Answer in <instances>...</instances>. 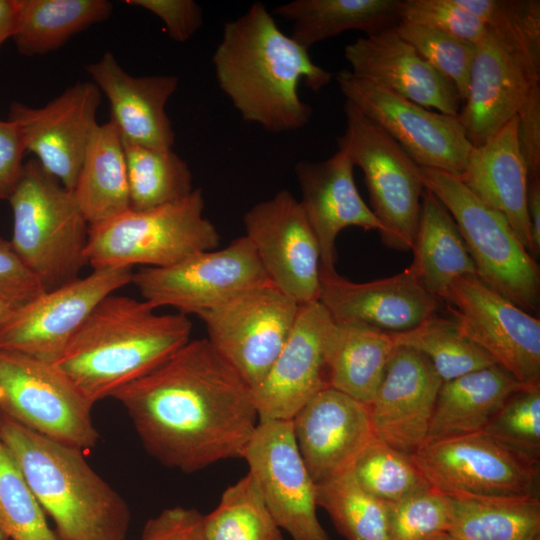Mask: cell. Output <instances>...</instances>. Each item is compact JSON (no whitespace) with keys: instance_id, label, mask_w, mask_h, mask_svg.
I'll use <instances>...</instances> for the list:
<instances>
[{"instance_id":"cell-1","label":"cell","mask_w":540,"mask_h":540,"mask_svg":"<svg viewBox=\"0 0 540 540\" xmlns=\"http://www.w3.org/2000/svg\"><path fill=\"white\" fill-rule=\"evenodd\" d=\"M112 398L147 453L184 473L242 458L259 422L251 388L207 338L189 340Z\"/></svg>"},{"instance_id":"cell-2","label":"cell","mask_w":540,"mask_h":540,"mask_svg":"<svg viewBox=\"0 0 540 540\" xmlns=\"http://www.w3.org/2000/svg\"><path fill=\"white\" fill-rule=\"evenodd\" d=\"M212 63L220 89L243 120L272 133L296 131L310 121L312 108L298 94L300 80L319 92L333 77L280 30L260 2L224 24Z\"/></svg>"},{"instance_id":"cell-3","label":"cell","mask_w":540,"mask_h":540,"mask_svg":"<svg viewBox=\"0 0 540 540\" xmlns=\"http://www.w3.org/2000/svg\"><path fill=\"white\" fill-rule=\"evenodd\" d=\"M181 313L158 314L144 300L110 294L90 313L54 363L94 405L149 373L190 339Z\"/></svg>"},{"instance_id":"cell-4","label":"cell","mask_w":540,"mask_h":540,"mask_svg":"<svg viewBox=\"0 0 540 540\" xmlns=\"http://www.w3.org/2000/svg\"><path fill=\"white\" fill-rule=\"evenodd\" d=\"M0 437L59 540H125L131 512L83 451L45 437L0 413Z\"/></svg>"},{"instance_id":"cell-5","label":"cell","mask_w":540,"mask_h":540,"mask_svg":"<svg viewBox=\"0 0 540 540\" xmlns=\"http://www.w3.org/2000/svg\"><path fill=\"white\" fill-rule=\"evenodd\" d=\"M8 201L12 248L44 290L78 278L87 264L89 224L73 192L31 159Z\"/></svg>"},{"instance_id":"cell-6","label":"cell","mask_w":540,"mask_h":540,"mask_svg":"<svg viewBox=\"0 0 540 540\" xmlns=\"http://www.w3.org/2000/svg\"><path fill=\"white\" fill-rule=\"evenodd\" d=\"M202 191L146 210H132L89 227L86 260L93 269L167 267L214 250L220 235L204 216Z\"/></svg>"},{"instance_id":"cell-7","label":"cell","mask_w":540,"mask_h":540,"mask_svg":"<svg viewBox=\"0 0 540 540\" xmlns=\"http://www.w3.org/2000/svg\"><path fill=\"white\" fill-rule=\"evenodd\" d=\"M424 189L453 217L476 267L477 277L531 315L540 308V268L506 217L481 201L455 175L419 167Z\"/></svg>"},{"instance_id":"cell-8","label":"cell","mask_w":540,"mask_h":540,"mask_svg":"<svg viewBox=\"0 0 540 540\" xmlns=\"http://www.w3.org/2000/svg\"><path fill=\"white\" fill-rule=\"evenodd\" d=\"M343 110L346 129L337 139L363 174L371 210L382 225V242L393 249H412L424 186L419 166L377 124L351 103Z\"/></svg>"},{"instance_id":"cell-9","label":"cell","mask_w":540,"mask_h":540,"mask_svg":"<svg viewBox=\"0 0 540 540\" xmlns=\"http://www.w3.org/2000/svg\"><path fill=\"white\" fill-rule=\"evenodd\" d=\"M93 406L54 363L0 350V413L84 451L99 438Z\"/></svg>"},{"instance_id":"cell-10","label":"cell","mask_w":540,"mask_h":540,"mask_svg":"<svg viewBox=\"0 0 540 540\" xmlns=\"http://www.w3.org/2000/svg\"><path fill=\"white\" fill-rule=\"evenodd\" d=\"M411 458L430 487L446 494L539 496V461L485 432L426 442Z\"/></svg>"},{"instance_id":"cell-11","label":"cell","mask_w":540,"mask_h":540,"mask_svg":"<svg viewBox=\"0 0 540 540\" xmlns=\"http://www.w3.org/2000/svg\"><path fill=\"white\" fill-rule=\"evenodd\" d=\"M267 282L271 281L245 235L222 249L203 251L171 266L147 267L131 279L155 309L172 307L184 315H199Z\"/></svg>"},{"instance_id":"cell-12","label":"cell","mask_w":540,"mask_h":540,"mask_svg":"<svg viewBox=\"0 0 540 540\" xmlns=\"http://www.w3.org/2000/svg\"><path fill=\"white\" fill-rule=\"evenodd\" d=\"M298 309L295 301L267 282L197 316L214 349L252 389L278 356Z\"/></svg>"},{"instance_id":"cell-13","label":"cell","mask_w":540,"mask_h":540,"mask_svg":"<svg viewBox=\"0 0 540 540\" xmlns=\"http://www.w3.org/2000/svg\"><path fill=\"white\" fill-rule=\"evenodd\" d=\"M340 91L393 138L419 166L460 176L472 144L458 116L434 112L343 69L336 75Z\"/></svg>"},{"instance_id":"cell-14","label":"cell","mask_w":540,"mask_h":540,"mask_svg":"<svg viewBox=\"0 0 540 540\" xmlns=\"http://www.w3.org/2000/svg\"><path fill=\"white\" fill-rule=\"evenodd\" d=\"M445 303L459 331L527 387L540 386V320L486 286L457 278Z\"/></svg>"},{"instance_id":"cell-15","label":"cell","mask_w":540,"mask_h":540,"mask_svg":"<svg viewBox=\"0 0 540 540\" xmlns=\"http://www.w3.org/2000/svg\"><path fill=\"white\" fill-rule=\"evenodd\" d=\"M132 268H100L44 291L0 328V350L55 363L94 308L131 283Z\"/></svg>"},{"instance_id":"cell-16","label":"cell","mask_w":540,"mask_h":540,"mask_svg":"<svg viewBox=\"0 0 540 540\" xmlns=\"http://www.w3.org/2000/svg\"><path fill=\"white\" fill-rule=\"evenodd\" d=\"M242 458L276 523L292 540H332L317 517L316 483L291 420H260Z\"/></svg>"},{"instance_id":"cell-17","label":"cell","mask_w":540,"mask_h":540,"mask_svg":"<svg viewBox=\"0 0 540 540\" xmlns=\"http://www.w3.org/2000/svg\"><path fill=\"white\" fill-rule=\"evenodd\" d=\"M243 224L271 283L298 305L319 301L320 249L299 200L281 190L252 206Z\"/></svg>"},{"instance_id":"cell-18","label":"cell","mask_w":540,"mask_h":540,"mask_svg":"<svg viewBox=\"0 0 540 540\" xmlns=\"http://www.w3.org/2000/svg\"><path fill=\"white\" fill-rule=\"evenodd\" d=\"M101 92L92 81L77 82L42 107L12 102L8 120L20 131L26 151L72 191L89 138L98 124Z\"/></svg>"},{"instance_id":"cell-19","label":"cell","mask_w":540,"mask_h":540,"mask_svg":"<svg viewBox=\"0 0 540 540\" xmlns=\"http://www.w3.org/2000/svg\"><path fill=\"white\" fill-rule=\"evenodd\" d=\"M334 320L319 302L299 305L290 334L261 382L251 389L260 420H292L329 387L327 347Z\"/></svg>"},{"instance_id":"cell-20","label":"cell","mask_w":540,"mask_h":540,"mask_svg":"<svg viewBox=\"0 0 540 540\" xmlns=\"http://www.w3.org/2000/svg\"><path fill=\"white\" fill-rule=\"evenodd\" d=\"M540 87V62L487 30L476 45L465 99L458 118L473 147L486 142L516 117Z\"/></svg>"},{"instance_id":"cell-21","label":"cell","mask_w":540,"mask_h":540,"mask_svg":"<svg viewBox=\"0 0 540 540\" xmlns=\"http://www.w3.org/2000/svg\"><path fill=\"white\" fill-rule=\"evenodd\" d=\"M442 383L423 354L396 346L383 379L367 404L376 438L413 455L427 440Z\"/></svg>"},{"instance_id":"cell-22","label":"cell","mask_w":540,"mask_h":540,"mask_svg":"<svg viewBox=\"0 0 540 540\" xmlns=\"http://www.w3.org/2000/svg\"><path fill=\"white\" fill-rule=\"evenodd\" d=\"M291 422L300 455L316 484L351 470L377 439L367 404L330 387L315 395Z\"/></svg>"},{"instance_id":"cell-23","label":"cell","mask_w":540,"mask_h":540,"mask_svg":"<svg viewBox=\"0 0 540 540\" xmlns=\"http://www.w3.org/2000/svg\"><path fill=\"white\" fill-rule=\"evenodd\" d=\"M320 279L319 302L335 322H358L398 333L438 314L441 304L410 267L368 282L350 281L337 271H321Z\"/></svg>"},{"instance_id":"cell-24","label":"cell","mask_w":540,"mask_h":540,"mask_svg":"<svg viewBox=\"0 0 540 540\" xmlns=\"http://www.w3.org/2000/svg\"><path fill=\"white\" fill-rule=\"evenodd\" d=\"M354 164L338 148L323 161H299L295 173L300 187L299 203L316 236L321 271H336V239L350 226L382 231V225L358 192Z\"/></svg>"},{"instance_id":"cell-25","label":"cell","mask_w":540,"mask_h":540,"mask_svg":"<svg viewBox=\"0 0 540 540\" xmlns=\"http://www.w3.org/2000/svg\"><path fill=\"white\" fill-rule=\"evenodd\" d=\"M344 56L354 76L390 90L425 108L457 116L462 100L454 84L434 69L394 27L360 37Z\"/></svg>"},{"instance_id":"cell-26","label":"cell","mask_w":540,"mask_h":540,"mask_svg":"<svg viewBox=\"0 0 540 540\" xmlns=\"http://www.w3.org/2000/svg\"><path fill=\"white\" fill-rule=\"evenodd\" d=\"M85 69L108 99L110 121L123 143L172 149L175 132L166 113V105L177 90V76H132L111 52H105Z\"/></svg>"},{"instance_id":"cell-27","label":"cell","mask_w":540,"mask_h":540,"mask_svg":"<svg viewBox=\"0 0 540 540\" xmlns=\"http://www.w3.org/2000/svg\"><path fill=\"white\" fill-rule=\"evenodd\" d=\"M517 123L516 116L486 142L472 147L465 169L457 177L481 201L506 217L530 253L528 172L518 145Z\"/></svg>"},{"instance_id":"cell-28","label":"cell","mask_w":540,"mask_h":540,"mask_svg":"<svg viewBox=\"0 0 540 540\" xmlns=\"http://www.w3.org/2000/svg\"><path fill=\"white\" fill-rule=\"evenodd\" d=\"M524 388L497 365L443 382L426 442L482 432L507 399Z\"/></svg>"},{"instance_id":"cell-29","label":"cell","mask_w":540,"mask_h":540,"mask_svg":"<svg viewBox=\"0 0 540 540\" xmlns=\"http://www.w3.org/2000/svg\"><path fill=\"white\" fill-rule=\"evenodd\" d=\"M72 192L89 227L130 209L124 145L110 120L95 126Z\"/></svg>"},{"instance_id":"cell-30","label":"cell","mask_w":540,"mask_h":540,"mask_svg":"<svg viewBox=\"0 0 540 540\" xmlns=\"http://www.w3.org/2000/svg\"><path fill=\"white\" fill-rule=\"evenodd\" d=\"M395 348L389 332L358 322L334 321L327 347L329 387L370 403Z\"/></svg>"},{"instance_id":"cell-31","label":"cell","mask_w":540,"mask_h":540,"mask_svg":"<svg viewBox=\"0 0 540 540\" xmlns=\"http://www.w3.org/2000/svg\"><path fill=\"white\" fill-rule=\"evenodd\" d=\"M411 250L413 261L409 267L441 303L457 278L477 276L475 264L453 217L426 189Z\"/></svg>"},{"instance_id":"cell-32","label":"cell","mask_w":540,"mask_h":540,"mask_svg":"<svg viewBox=\"0 0 540 540\" xmlns=\"http://www.w3.org/2000/svg\"><path fill=\"white\" fill-rule=\"evenodd\" d=\"M401 0H294L274 8L273 14L292 23L291 37L309 48L346 31L366 36L400 22Z\"/></svg>"},{"instance_id":"cell-33","label":"cell","mask_w":540,"mask_h":540,"mask_svg":"<svg viewBox=\"0 0 540 540\" xmlns=\"http://www.w3.org/2000/svg\"><path fill=\"white\" fill-rule=\"evenodd\" d=\"M448 533L460 540H540V498L446 494Z\"/></svg>"},{"instance_id":"cell-34","label":"cell","mask_w":540,"mask_h":540,"mask_svg":"<svg viewBox=\"0 0 540 540\" xmlns=\"http://www.w3.org/2000/svg\"><path fill=\"white\" fill-rule=\"evenodd\" d=\"M107 0H18L14 42L19 53L43 55L59 49L72 36L107 20Z\"/></svg>"},{"instance_id":"cell-35","label":"cell","mask_w":540,"mask_h":540,"mask_svg":"<svg viewBox=\"0 0 540 540\" xmlns=\"http://www.w3.org/2000/svg\"><path fill=\"white\" fill-rule=\"evenodd\" d=\"M130 209L146 210L188 196L193 178L187 162L173 149L125 144Z\"/></svg>"},{"instance_id":"cell-36","label":"cell","mask_w":540,"mask_h":540,"mask_svg":"<svg viewBox=\"0 0 540 540\" xmlns=\"http://www.w3.org/2000/svg\"><path fill=\"white\" fill-rule=\"evenodd\" d=\"M203 528L205 540H283L249 473L224 490L215 509L204 515Z\"/></svg>"},{"instance_id":"cell-37","label":"cell","mask_w":540,"mask_h":540,"mask_svg":"<svg viewBox=\"0 0 540 540\" xmlns=\"http://www.w3.org/2000/svg\"><path fill=\"white\" fill-rule=\"evenodd\" d=\"M316 501L346 540H389L387 503L366 492L351 470L316 484Z\"/></svg>"},{"instance_id":"cell-38","label":"cell","mask_w":540,"mask_h":540,"mask_svg":"<svg viewBox=\"0 0 540 540\" xmlns=\"http://www.w3.org/2000/svg\"><path fill=\"white\" fill-rule=\"evenodd\" d=\"M391 334L396 346L409 347L423 354L443 382L495 365L459 331L451 318L438 314L415 328Z\"/></svg>"},{"instance_id":"cell-39","label":"cell","mask_w":540,"mask_h":540,"mask_svg":"<svg viewBox=\"0 0 540 540\" xmlns=\"http://www.w3.org/2000/svg\"><path fill=\"white\" fill-rule=\"evenodd\" d=\"M351 472L366 492L387 504L430 487L410 455L379 439L359 455Z\"/></svg>"},{"instance_id":"cell-40","label":"cell","mask_w":540,"mask_h":540,"mask_svg":"<svg viewBox=\"0 0 540 540\" xmlns=\"http://www.w3.org/2000/svg\"><path fill=\"white\" fill-rule=\"evenodd\" d=\"M0 532L12 540H59L1 437Z\"/></svg>"},{"instance_id":"cell-41","label":"cell","mask_w":540,"mask_h":540,"mask_svg":"<svg viewBox=\"0 0 540 540\" xmlns=\"http://www.w3.org/2000/svg\"><path fill=\"white\" fill-rule=\"evenodd\" d=\"M493 35L540 62L539 0H455Z\"/></svg>"},{"instance_id":"cell-42","label":"cell","mask_w":540,"mask_h":540,"mask_svg":"<svg viewBox=\"0 0 540 540\" xmlns=\"http://www.w3.org/2000/svg\"><path fill=\"white\" fill-rule=\"evenodd\" d=\"M394 30L434 69L454 84L463 102L467 93L476 45L406 22H399Z\"/></svg>"},{"instance_id":"cell-43","label":"cell","mask_w":540,"mask_h":540,"mask_svg":"<svg viewBox=\"0 0 540 540\" xmlns=\"http://www.w3.org/2000/svg\"><path fill=\"white\" fill-rule=\"evenodd\" d=\"M482 432L539 461L540 386L527 387L510 396Z\"/></svg>"},{"instance_id":"cell-44","label":"cell","mask_w":540,"mask_h":540,"mask_svg":"<svg viewBox=\"0 0 540 540\" xmlns=\"http://www.w3.org/2000/svg\"><path fill=\"white\" fill-rule=\"evenodd\" d=\"M389 540H429L448 531L446 495L429 487L387 504Z\"/></svg>"},{"instance_id":"cell-45","label":"cell","mask_w":540,"mask_h":540,"mask_svg":"<svg viewBox=\"0 0 540 540\" xmlns=\"http://www.w3.org/2000/svg\"><path fill=\"white\" fill-rule=\"evenodd\" d=\"M400 22L424 26L478 45L487 28L455 0H401Z\"/></svg>"},{"instance_id":"cell-46","label":"cell","mask_w":540,"mask_h":540,"mask_svg":"<svg viewBox=\"0 0 540 540\" xmlns=\"http://www.w3.org/2000/svg\"><path fill=\"white\" fill-rule=\"evenodd\" d=\"M125 3L158 17L169 37L179 43L188 41L203 24L202 9L193 0H127Z\"/></svg>"},{"instance_id":"cell-47","label":"cell","mask_w":540,"mask_h":540,"mask_svg":"<svg viewBox=\"0 0 540 540\" xmlns=\"http://www.w3.org/2000/svg\"><path fill=\"white\" fill-rule=\"evenodd\" d=\"M45 290L17 256L9 241L0 237V298L18 308Z\"/></svg>"},{"instance_id":"cell-48","label":"cell","mask_w":540,"mask_h":540,"mask_svg":"<svg viewBox=\"0 0 540 540\" xmlns=\"http://www.w3.org/2000/svg\"><path fill=\"white\" fill-rule=\"evenodd\" d=\"M203 517L194 508H166L147 520L141 540H205Z\"/></svg>"},{"instance_id":"cell-49","label":"cell","mask_w":540,"mask_h":540,"mask_svg":"<svg viewBox=\"0 0 540 540\" xmlns=\"http://www.w3.org/2000/svg\"><path fill=\"white\" fill-rule=\"evenodd\" d=\"M517 118L518 145L528 180L540 178V87L532 91Z\"/></svg>"},{"instance_id":"cell-50","label":"cell","mask_w":540,"mask_h":540,"mask_svg":"<svg viewBox=\"0 0 540 540\" xmlns=\"http://www.w3.org/2000/svg\"><path fill=\"white\" fill-rule=\"evenodd\" d=\"M25 145L17 126L0 120V200H8L23 172Z\"/></svg>"},{"instance_id":"cell-51","label":"cell","mask_w":540,"mask_h":540,"mask_svg":"<svg viewBox=\"0 0 540 540\" xmlns=\"http://www.w3.org/2000/svg\"><path fill=\"white\" fill-rule=\"evenodd\" d=\"M527 213L530 225V254L536 260L540 254V178L528 180Z\"/></svg>"},{"instance_id":"cell-52","label":"cell","mask_w":540,"mask_h":540,"mask_svg":"<svg viewBox=\"0 0 540 540\" xmlns=\"http://www.w3.org/2000/svg\"><path fill=\"white\" fill-rule=\"evenodd\" d=\"M18 0H0V46L13 37L17 24Z\"/></svg>"},{"instance_id":"cell-53","label":"cell","mask_w":540,"mask_h":540,"mask_svg":"<svg viewBox=\"0 0 540 540\" xmlns=\"http://www.w3.org/2000/svg\"><path fill=\"white\" fill-rule=\"evenodd\" d=\"M15 309L16 308L11 304L0 298V328L8 320Z\"/></svg>"},{"instance_id":"cell-54","label":"cell","mask_w":540,"mask_h":540,"mask_svg":"<svg viewBox=\"0 0 540 540\" xmlns=\"http://www.w3.org/2000/svg\"><path fill=\"white\" fill-rule=\"evenodd\" d=\"M429 540H460V539L454 537L448 532H444L430 538Z\"/></svg>"},{"instance_id":"cell-55","label":"cell","mask_w":540,"mask_h":540,"mask_svg":"<svg viewBox=\"0 0 540 540\" xmlns=\"http://www.w3.org/2000/svg\"><path fill=\"white\" fill-rule=\"evenodd\" d=\"M0 540H8L5 535L0 532Z\"/></svg>"}]
</instances>
